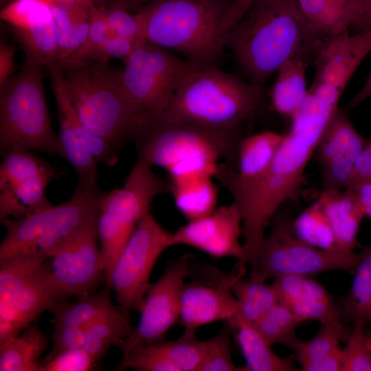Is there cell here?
<instances>
[{
    "label": "cell",
    "mask_w": 371,
    "mask_h": 371,
    "mask_svg": "<svg viewBox=\"0 0 371 371\" xmlns=\"http://www.w3.org/2000/svg\"><path fill=\"white\" fill-rule=\"evenodd\" d=\"M341 95L335 89L313 84L299 110L290 118L267 172L248 207L242 213L245 259L256 257L265 232L286 202L297 200L306 168L335 111Z\"/></svg>",
    "instance_id": "1"
},
{
    "label": "cell",
    "mask_w": 371,
    "mask_h": 371,
    "mask_svg": "<svg viewBox=\"0 0 371 371\" xmlns=\"http://www.w3.org/2000/svg\"><path fill=\"white\" fill-rule=\"evenodd\" d=\"M326 38L297 0H260L228 32L226 45L249 82L261 86L290 59L314 60Z\"/></svg>",
    "instance_id": "2"
},
{
    "label": "cell",
    "mask_w": 371,
    "mask_h": 371,
    "mask_svg": "<svg viewBox=\"0 0 371 371\" xmlns=\"http://www.w3.org/2000/svg\"><path fill=\"white\" fill-rule=\"evenodd\" d=\"M60 67L67 95L82 123L120 154L140 128L122 69L109 63L82 60Z\"/></svg>",
    "instance_id": "3"
},
{
    "label": "cell",
    "mask_w": 371,
    "mask_h": 371,
    "mask_svg": "<svg viewBox=\"0 0 371 371\" xmlns=\"http://www.w3.org/2000/svg\"><path fill=\"white\" fill-rule=\"evenodd\" d=\"M261 95V86L216 66L196 65L184 78L164 113L153 122L210 129L237 128L254 113Z\"/></svg>",
    "instance_id": "4"
},
{
    "label": "cell",
    "mask_w": 371,
    "mask_h": 371,
    "mask_svg": "<svg viewBox=\"0 0 371 371\" xmlns=\"http://www.w3.org/2000/svg\"><path fill=\"white\" fill-rule=\"evenodd\" d=\"M226 9L222 0H154L135 14L146 41L216 66L226 45L221 30Z\"/></svg>",
    "instance_id": "5"
},
{
    "label": "cell",
    "mask_w": 371,
    "mask_h": 371,
    "mask_svg": "<svg viewBox=\"0 0 371 371\" xmlns=\"http://www.w3.org/2000/svg\"><path fill=\"white\" fill-rule=\"evenodd\" d=\"M239 128L210 129L153 122L142 127L134 139L137 157L164 168L170 177L196 172L214 176L219 161L234 162L243 137Z\"/></svg>",
    "instance_id": "6"
},
{
    "label": "cell",
    "mask_w": 371,
    "mask_h": 371,
    "mask_svg": "<svg viewBox=\"0 0 371 371\" xmlns=\"http://www.w3.org/2000/svg\"><path fill=\"white\" fill-rule=\"evenodd\" d=\"M44 67L27 60L0 86V151H42L64 158L43 87Z\"/></svg>",
    "instance_id": "7"
},
{
    "label": "cell",
    "mask_w": 371,
    "mask_h": 371,
    "mask_svg": "<svg viewBox=\"0 0 371 371\" xmlns=\"http://www.w3.org/2000/svg\"><path fill=\"white\" fill-rule=\"evenodd\" d=\"M169 192V182L153 167L137 157L123 186L104 193L99 207L97 230L106 286L114 265L142 218L150 211L153 200Z\"/></svg>",
    "instance_id": "8"
},
{
    "label": "cell",
    "mask_w": 371,
    "mask_h": 371,
    "mask_svg": "<svg viewBox=\"0 0 371 371\" xmlns=\"http://www.w3.org/2000/svg\"><path fill=\"white\" fill-rule=\"evenodd\" d=\"M293 221L289 213L279 210L275 214L270 232L265 236L251 265V278L265 282L288 274L311 276L334 270L355 273L360 254L313 247L296 236Z\"/></svg>",
    "instance_id": "9"
},
{
    "label": "cell",
    "mask_w": 371,
    "mask_h": 371,
    "mask_svg": "<svg viewBox=\"0 0 371 371\" xmlns=\"http://www.w3.org/2000/svg\"><path fill=\"white\" fill-rule=\"evenodd\" d=\"M100 188H76L67 201L5 223V243L15 254L47 260L52 251L78 227L98 215L104 194ZM23 256V255H22Z\"/></svg>",
    "instance_id": "10"
},
{
    "label": "cell",
    "mask_w": 371,
    "mask_h": 371,
    "mask_svg": "<svg viewBox=\"0 0 371 371\" xmlns=\"http://www.w3.org/2000/svg\"><path fill=\"white\" fill-rule=\"evenodd\" d=\"M123 62L122 80L137 111L139 130L164 113L184 78L197 65L148 41Z\"/></svg>",
    "instance_id": "11"
},
{
    "label": "cell",
    "mask_w": 371,
    "mask_h": 371,
    "mask_svg": "<svg viewBox=\"0 0 371 371\" xmlns=\"http://www.w3.org/2000/svg\"><path fill=\"white\" fill-rule=\"evenodd\" d=\"M45 261L23 255L0 262V344L18 335L58 300Z\"/></svg>",
    "instance_id": "12"
},
{
    "label": "cell",
    "mask_w": 371,
    "mask_h": 371,
    "mask_svg": "<svg viewBox=\"0 0 371 371\" xmlns=\"http://www.w3.org/2000/svg\"><path fill=\"white\" fill-rule=\"evenodd\" d=\"M172 235L150 212L137 225L114 265L109 286L124 309L139 313L152 284L150 276L154 266L172 247Z\"/></svg>",
    "instance_id": "13"
},
{
    "label": "cell",
    "mask_w": 371,
    "mask_h": 371,
    "mask_svg": "<svg viewBox=\"0 0 371 371\" xmlns=\"http://www.w3.org/2000/svg\"><path fill=\"white\" fill-rule=\"evenodd\" d=\"M54 93L60 129L58 137L66 159L74 167L78 187L97 188L98 165H115L119 157L106 141L87 129L79 119L67 95L61 67L47 68Z\"/></svg>",
    "instance_id": "14"
},
{
    "label": "cell",
    "mask_w": 371,
    "mask_h": 371,
    "mask_svg": "<svg viewBox=\"0 0 371 371\" xmlns=\"http://www.w3.org/2000/svg\"><path fill=\"white\" fill-rule=\"evenodd\" d=\"M97 218L85 223L56 247L47 259L50 265L45 261L58 300L90 295L106 283Z\"/></svg>",
    "instance_id": "15"
},
{
    "label": "cell",
    "mask_w": 371,
    "mask_h": 371,
    "mask_svg": "<svg viewBox=\"0 0 371 371\" xmlns=\"http://www.w3.org/2000/svg\"><path fill=\"white\" fill-rule=\"evenodd\" d=\"M2 155L0 221L19 219L51 207L46 189L59 175L54 166L29 150L13 149Z\"/></svg>",
    "instance_id": "16"
},
{
    "label": "cell",
    "mask_w": 371,
    "mask_h": 371,
    "mask_svg": "<svg viewBox=\"0 0 371 371\" xmlns=\"http://www.w3.org/2000/svg\"><path fill=\"white\" fill-rule=\"evenodd\" d=\"M192 258V254H184L169 260L163 274L151 284L139 311L138 324L120 347L122 355L164 339L168 331L179 322L181 291Z\"/></svg>",
    "instance_id": "17"
},
{
    "label": "cell",
    "mask_w": 371,
    "mask_h": 371,
    "mask_svg": "<svg viewBox=\"0 0 371 371\" xmlns=\"http://www.w3.org/2000/svg\"><path fill=\"white\" fill-rule=\"evenodd\" d=\"M282 138L283 134L271 131L243 137L234 169L225 162L218 165L214 176L228 189L241 214L259 189Z\"/></svg>",
    "instance_id": "18"
},
{
    "label": "cell",
    "mask_w": 371,
    "mask_h": 371,
    "mask_svg": "<svg viewBox=\"0 0 371 371\" xmlns=\"http://www.w3.org/2000/svg\"><path fill=\"white\" fill-rule=\"evenodd\" d=\"M0 17L11 28L25 60L45 68L58 63L56 25L48 0H13L3 7Z\"/></svg>",
    "instance_id": "19"
},
{
    "label": "cell",
    "mask_w": 371,
    "mask_h": 371,
    "mask_svg": "<svg viewBox=\"0 0 371 371\" xmlns=\"http://www.w3.org/2000/svg\"><path fill=\"white\" fill-rule=\"evenodd\" d=\"M368 142L338 107L315 152L323 190H341L348 186L357 161Z\"/></svg>",
    "instance_id": "20"
},
{
    "label": "cell",
    "mask_w": 371,
    "mask_h": 371,
    "mask_svg": "<svg viewBox=\"0 0 371 371\" xmlns=\"http://www.w3.org/2000/svg\"><path fill=\"white\" fill-rule=\"evenodd\" d=\"M242 216L233 201L210 214L190 221L172 233V245H183L201 250L212 257L243 256Z\"/></svg>",
    "instance_id": "21"
},
{
    "label": "cell",
    "mask_w": 371,
    "mask_h": 371,
    "mask_svg": "<svg viewBox=\"0 0 371 371\" xmlns=\"http://www.w3.org/2000/svg\"><path fill=\"white\" fill-rule=\"evenodd\" d=\"M241 277L244 276L232 269L217 282L185 283L181 295L179 319L185 331L196 332L201 326L232 319L238 306L231 286Z\"/></svg>",
    "instance_id": "22"
},
{
    "label": "cell",
    "mask_w": 371,
    "mask_h": 371,
    "mask_svg": "<svg viewBox=\"0 0 371 371\" xmlns=\"http://www.w3.org/2000/svg\"><path fill=\"white\" fill-rule=\"evenodd\" d=\"M205 341L199 339L196 332L184 331L177 339L156 341L122 355L117 370L198 371Z\"/></svg>",
    "instance_id": "23"
},
{
    "label": "cell",
    "mask_w": 371,
    "mask_h": 371,
    "mask_svg": "<svg viewBox=\"0 0 371 371\" xmlns=\"http://www.w3.org/2000/svg\"><path fill=\"white\" fill-rule=\"evenodd\" d=\"M371 52V29L326 36L314 63L315 80L344 91L361 61Z\"/></svg>",
    "instance_id": "24"
},
{
    "label": "cell",
    "mask_w": 371,
    "mask_h": 371,
    "mask_svg": "<svg viewBox=\"0 0 371 371\" xmlns=\"http://www.w3.org/2000/svg\"><path fill=\"white\" fill-rule=\"evenodd\" d=\"M319 201L333 229L338 249L355 251L358 234L364 213L352 193L341 190H323Z\"/></svg>",
    "instance_id": "25"
},
{
    "label": "cell",
    "mask_w": 371,
    "mask_h": 371,
    "mask_svg": "<svg viewBox=\"0 0 371 371\" xmlns=\"http://www.w3.org/2000/svg\"><path fill=\"white\" fill-rule=\"evenodd\" d=\"M138 47L118 34L107 22L104 10L94 5L91 9L87 38L69 60L109 63L112 58H119L124 61Z\"/></svg>",
    "instance_id": "26"
},
{
    "label": "cell",
    "mask_w": 371,
    "mask_h": 371,
    "mask_svg": "<svg viewBox=\"0 0 371 371\" xmlns=\"http://www.w3.org/2000/svg\"><path fill=\"white\" fill-rule=\"evenodd\" d=\"M212 177L207 172H196L170 177L169 192L176 207L188 221L216 209L218 189Z\"/></svg>",
    "instance_id": "27"
},
{
    "label": "cell",
    "mask_w": 371,
    "mask_h": 371,
    "mask_svg": "<svg viewBox=\"0 0 371 371\" xmlns=\"http://www.w3.org/2000/svg\"><path fill=\"white\" fill-rule=\"evenodd\" d=\"M51 4L56 25L58 65L63 66L85 43L89 29L91 9L94 5Z\"/></svg>",
    "instance_id": "28"
},
{
    "label": "cell",
    "mask_w": 371,
    "mask_h": 371,
    "mask_svg": "<svg viewBox=\"0 0 371 371\" xmlns=\"http://www.w3.org/2000/svg\"><path fill=\"white\" fill-rule=\"evenodd\" d=\"M48 339L34 321L18 335L0 344V371H41L40 357Z\"/></svg>",
    "instance_id": "29"
},
{
    "label": "cell",
    "mask_w": 371,
    "mask_h": 371,
    "mask_svg": "<svg viewBox=\"0 0 371 371\" xmlns=\"http://www.w3.org/2000/svg\"><path fill=\"white\" fill-rule=\"evenodd\" d=\"M285 306L305 320H317L321 325L337 329L346 339L351 333L352 329L343 322L333 297L322 284L310 276L306 277L300 295Z\"/></svg>",
    "instance_id": "30"
},
{
    "label": "cell",
    "mask_w": 371,
    "mask_h": 371,
    "mask_svg": "<svg viewBox=\"0 0 371 371\" xmlns=\"http://www.w3.org/2000/svg\"><path fill=\"white\" fill-rule=\"evenodd\" d=\"M308 62L292 58L277 71L270 99L272 109L289 119L299 110L308 93L306 71Z\"/></svg>",
    "instance_id": "31"
},
{
    "label": "cell",
    "mask_w": 371,
    "mask_h": 371,
    "mask_svg": "<svg viewBox=\"0 0 371 371\" xmlns=\"http://www.w3.org/2000/svg\"><path fill=\"white\" fill-rule=\"evenodd\" d=\"M237 301L236 314L226 322L232 330L241 323L254 325L271 307L279 303L277 293L272 286L250 277L236 279L231 286Z\"/></svg>",
    "instance_id": "32"
},
{
    "label": "cell",
    "mask_w": 371,
    "mask_h": 371,
    "mask_svg": "<svg viewBox=\"0 0 371 371\" xmlns=\"http://www.w3.org/2000/svg\"><path fill=\"white\" fill-rule=\"evenodd\" d=\"M234 330L245 361L244 371L296 370L292 360L276 354L251 324L241 323Z\"/></svg>",
    "instance_id": "33"
},
{
    "label": "cell",
    "mask_w": 371,
    "mask_h": 371,
    "mask_svg": "<svg viewBox=\"0 0 371 371\" xmlns=\"http://www.w3.org/2000/svg\"><path fill=\"white\" fill-rule=\"evenodd\" d=\"M111 289L106 286L99 291L77 298L74 302L60 300L54 302L48 310L54 323L85 327L109 312L115 305L110 297Z\"/></svg>",
    "instance_id": "34"
},
{
    "label": "cell",
    "mask_w": 371,
    "mask_h": 371,
    "mask_svg": "<svg viewBox=\"0 0 371 371\" xmlns=\"http://www.w3.org/2000/svg\"><path fill=\"white\" fill-rule=\"evenodd\" d=\"M356 0H297L308 21L326 36L350 31Z\"/></svg>",
    "instance_id": "35"
},
{
    "label": "cell",
    "mask_w": 371,
    "mask_h": 371,
    "mask_svg": "<svg viewBox=\"0 0 371 371\" xmlns=\"http://www.w3.org/2000/svg\"><path fill=\"white\" fill-rule=\"evenodd\" d=\"M350 289L339 307L342 320L371 322V245L360 254Z\"/></svg>",
    "instance_id": "36"
},
{
    "label": "cell",
    "mask_w": 371,
    "mask_h": 371,
    "mask_svg": "<svg viewBox=\"0 0 371 371\" xmlns=\"http://www.w3.org/2000/svg\"><path fill=\"white\" fill-rule=\"evenodd\" d=\"M304 321L279 302L252 326L269 345L279 344L293 349L300 341L295 335L296 328Z\"/></svg>",
    "instance_id": "37"
},
{
    "label": "cell",
    "mask_w": 371,
    "mask_h": 371,
    "mask_svg": "<svg viewBox=\"0 0 371 371\" xmlns=\"http://www.w3.org/2000/svg\"><path fill=\"white\" fill-rule=\"evenodd\" d=\"M293 228L300 239L313 247L339 250L329 221L317 199L293 219Z\"/></svg>",
    "instance_id": "38"
},
{
    "label": "cell",
    "mask_w": 371,
    "mask_h": 371,
    "mask_svg": "<svg viewBox=\"0 0 371 371\" xmlns=\"http://www.w3.org/2000/svg\"><path fill=\"white\" fill-rule=\"evenodd\" d=\"M130 311L115 306L109 312L85 328V337L98 342L107 351L111 346L120 347L134 331Z\"/></svg>",
    "instance_id": "39"
},
{
    "label": "cell",
    "mask_w": 371,
    "mask_h": 371,
    "mask_svg": "<svg viewBox=\"0 0 371 371\" xmlns=\"http://www.w3.org/2000/svg\"><path fill=\"white\" fill-rule=\"evenodd\" d=\"M231 331L225 322L218 334L205 340L204 355L198 371H244L243 367L236 366L232 359Z\"/></svg>",
    "instance_id": "40"
},
{
    "label": "cell",
    "mask_w": 371,
    "mask_h": 371,
    "mask_svg": "<svg viewBox=\"0 0 371 371\" xmlns=\"http://www.w3.org/2000/svg\"><path fill=\"white\" fill-rule=\"evenodd\" d=\"M346 338L337 329L321 325L316 335L309 340H300L293 348L296 359L301 366L322 358L337 350L340 341Z\"/></svg>",
    "instance_id": "41"
},
{
    "label": "cell",
    "mask_w": 371,
    "mask_h": 371,
    "mask_svg": "<svg viewBox=\"0 0 371 371\" xmlns=\"http://www.w3.org/2000/svg\"><path fill=\"white\" fill-rule=\"evenodd\" d=\"M346 346L341 348V371H371V352L367 345L365 322L354 323Z\"/></svg>",
    "instance_id": "42"
},
{
    "label": "cell",
    "mask_w": 371,
    "mask_h": 371,
    "mask_svg": "<svg viewBox=\"0 0 371 371\" xmlns=\"http://www.w3.org/2000/svg\"><path fill=\"white\" fill-rule=\"evenodd\" d=\"M41 362V371H90L95 370L98 363L82 348L47 356Z\"/></svg>",
    "instance_id": "43"
},
{
    "label": "cell",
    "mask_w": 371,
    "mask_h": 371,
    "mask_svg": "<svg viewBox=\"0 0 371 371\" xmlns=\"http://www.w3.org/2000/svg\"><path fill=\"white\" fill-rule=\"evenodd\" d=\"M102 9L107 22L118 34L137 46L146 42L135 14H131L130 11L122 8Z\"/></svg>",
    "instance_id": "44"
},
{
    "label": "cell",
    "mask_w": 371,
    "mask_h": 371,
    "mask_svg": "<svg viewBox=\"0 0 371 371\" xmlns=\"http://www.w3.org/2000/svg\"><path fill=\"white\" fill-rule=\"evenodd\" d=\"M52 347L47 356L62 351L82 348L85 339V328L54 323Z\"/></svg>",
    "instance_id": "45"
},
{
    "label": "cell",
    "mask_w": 371,
    "mask_h": 371,
    "mask_svg": "<svg viewBox=\"0 0 371 371\" xmlns=\"http://www.w3.org/2000/svg\"><path fill=\"white\" fill-rule=\"evenodd\" d=\"M260 0H234L227 8L221 25V30L226 36L231 28L234 26L250 9Z\"/></svg>",
    "instance_id": "46"
},
{
    "label": "cell",
    "mask_w": 371,
    "mask_h": 371,
    "mask_svg": "<svg viewBox=\"0 0 371 371\" xmlns=\"http://www.w3.org/2000/svg\"><path fill=\"white\" fill-rule=\"evenodd\" d=\"M371 29V0H356L350 30L353 33Z\"/></svg>",
    "instance_id": "47"
},
{
    "label": "cell",
    "mask_w": 371,
    "mask_h": 371,
    "mask_svg": "<svg viewBox=\"0 0 371 371\" xmlns=\"http://www.w3.org/2000/svg\"><path fill=\"white\" fill-rule=\"evenodd\" d=\"M303 371H341V348L322 358L303 364Z\"/></svg>",
    "instance_id": "48"
},
{
    "label": "cell",
    "mask_w": 371,
    "mask_h": 371,
    "mask_svg": "<svg viewBox=\"0 0 371 371\" xmlns=\"http://www.w3.org/2000/svg\"><path fill=\"white\" fill-rule=\"evenodd\" d=\"M366 180H371V140H368L357 161L348 186Z\"/></svg>",
    "instance_id": "49"
},
{
    "label": "cell",
    "mask_w": 371,
    "mask_h": 371,
    "mask_svg": "<svg viewBox=\"0 0 371 371\" xmlns=\"http://www.w3.org/2000/svg\"><path fill=\"white\" fill-rule=\"evenodd\" d=\"M16 47L10 44L1 43L0 45V86L6 82L16 69L14 54Z\"/></svg>",
    "instance_id": "50"
},
{
    "label": "cell",
    "mask_w": 371,
    "mask_h": 371,
    "mask_svg": "<svg viewBox=\"0 0 371 371\" xmlns=\"http://www.w3.org/2000/svg\"><path fill=\"white\" fill-rule=\"evenodd\" d=\"M346 188L357 199L365 216L371 218V180L360 181Z\"/></svg>",
    "instance_id": "51"
},
{
    "label": "cell",
    "mask_w": 371,
    "mask_h": 371,
    "mask_svg": "<svg viewBox=\"0 0 371 371\" xmlns=\"http://www.w3.org/2000/svg\"><path fill=\"white\" fill-rule=\"evenodd\" d=\"M154 0H94L95 4L102 8H122L128 11L138 10L143 5Z\"/></svg>",
    "instance_id": "52"
},
{
    "label": "cell",
    "mask_w": 371,
    "mask_h": 371,
    "mask_svg": "<svg viewBox=\"0 0 371 371\" xmlns=\"http://www.w3.org/2000/svg\"><path fill=\"white\" fill-rule=\"evenodd\" d=\"M371 96V72L367 78L366 81L359 90V91L351 99L349 104L348 109L352 110L357 107L365 100Z\"/></svg>",
    "instance_id": "53"
},
{
    "label": "cell",
    "mask_w": 371,
    "mask_h": 371,
    "mask_svg": "<svg viewBox=\"0 0 371 371\" xmlns=\"http://www.w3.org/2000/svg\"><path fill=\"white\" fill-rule=\"evenodd\" d=\"M51 3L72 4L79 3L88 5H95L93 0H48Z\"/></svg>",
    "instance_id": "54"
},
{
    "label": "cell",
    "mask_w": 371,
    "mask_h": 371,
    "mask_svg": "<svg viewBox=\"0 0 371 371\" xmlns=\"http://www.w3.org/2000/svg\"><path fill=\"white\" fill-rule=\"evenodd\" d=\"M366 341H367L368 347L371 352V335L370 336L367 335Z\"/></svg>",
    "instance_id": "55"
},
{
    "label": "cell",
    "mask_w": 371,
    "mask_h": 371,
    "mask_svg": "<svg viewBox=\"0 0 371 371\" xmlns=\"http://www.w3.org/2000/svg\"><path fill=\"white\" fill-rule=\"evenodd\" d=\"M12 0H1V2L3 4V6L11 2Z\"/></svg>",
    "instance_id": "56"
},
{
    "label": "cell",
    "mask_w": 371,
    "mask_h": 371,
    "mask_svg": "<svg viewBox=\"0 0 371 371\" xmlns=\"http://www.w3.org/2000/svg\"><path fill=\"white\" fill-rule=\"evenodd\" d=\"M370 140H371V139H370Z\"/></svg>",
    "instance_id": "57"
}]
</instances>
